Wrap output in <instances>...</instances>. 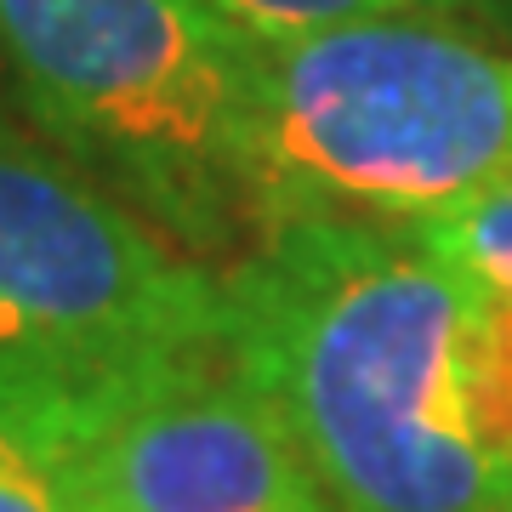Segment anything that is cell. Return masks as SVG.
<instances>
[{"label":"cell","mask_w":512,"mask_h":512,"mask_svg":"<svg viewBox=\"0 0 512 512\" xmlns=\"http://www.w3.org/2000/svg\"><path fill=\"white\" fill-rule=\"evenodd\" d=\"M222 291L336 512H512V291L365 222L268 228Z\"/></svg>","instance_id":"1"},{"label":"cell","mask_w":512,"mask_h":512,"mask_svg":"<svg viewBox=\"0 0 512 512\" xmlns=\"http://www.w3.org/2000/svg\"><path fill=\"white\" fill-rule=\"evenodd\" d=\"M0 103L211 268L262 239V35L211 0H0Z\"/></svg>","instance_id":"2"},{"label":"cell","mask_w":512,"mask_h":512,"mask_svg":"<svg viewBox=\"0 0 512 512\" xmlns=\"http://www.w3.org/2000/svg\"><path fill=\"white\" fill-rule=\"evenodd\" d=\"M512 177V57L444 6L262 40L256 205L421 228Z\"/></svg>","instance_id":"3"},{"label":"cell","mask_w":512,"mask_h":512,"mask_svg":"<svg viewBox=\"0 0 512 512\" xmlns=\"http://www.w3.org/2000/svg\"><path fill=\"white\" fill-rule=\"evenodd\" d=\"M222 325V268L171 245L0 103V387L80 410Z\"/></svg>","instance_id":"4"},{"label":"cell","mask_w":512,"mask_h":512,"mask_svg":"<svg viewBox=\"0 0 512 512\" xmlns=\"http://www.w3.org/2000/svg\"><path fill=\"white\" fill-rule=\"evenodd\" d=\"M86 512H336L228 325L69 410Z\"/></svg>","instance_id":"5"},{"label":"cell","mask_w":512,"mask_h":512,"mask_svg":"<svg viewBox=\"0 0 512 512\" xmlns=\"http://www.w3.org/2000/svg\"><path fill=\"white\" fill-rule=\"evenodd\" d=\"M0 512H86L74 421L57 399L0 387Z\"/></svg>","instance_id":"6"},{"label":"cell","mask_w":512,"mask_h":512,"mask_svg":"<svg viewBox=\"0 0 512 512\" xmlns=\"http://www.w3.org/2000/svg\"><path fill=\"white\" fill-rule=\"evenodd\" d=\"M404 234H416L427 251L461 262L467 274L512 291V177L490 183L484 194H473L467 205H456L450 217L404 228Z\"/></svg>","instance_id":"7"},{"label":"cell","mask_w":512,"mask_h":512,"mask_svg":"<svg viewBox=\"0 0 512 512\" xmlns=\"http://www.w3.org/2000/svg\"><path fill=\"white\" fill-rule=\"evenodd\" d=\"M211 6H222L228 18L245 23L262 40H291V35H313V29H336V23L444 6V0H211Z\"/></svg>","instance_id":"8"}]
</instances>
